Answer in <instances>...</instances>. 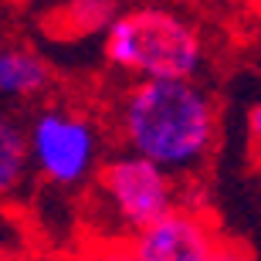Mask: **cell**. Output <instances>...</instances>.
Listing matches in <instances>:
<instances>
[{
    "instance_id": "obj_1",
    "label": "cell",
    "mask_w": 261,
    "mask_h": 261,
    "mask_svg": "<svg viewBox=\"0 0 261 261\" xmlns=\"http://www.w3.org/2000/svg\"><path fill=\"white\" fill-rule=\"evenodd\" d=\"M122 133L136 156L166 173L187 170L211 149L217 112L194 82H139L122 106Z\"/></svg>"
},
{
    "instance_id": "obj_2",
    "label": "cell",
    "mask_w": 261,
    "mask_h": 261,
    "mask_svg": "<svg viewBox=\"0 0 261 261\" xmlns=\"http://www.w3.org/2000/svg\"><path fill=\"white\" fill-rule=\"evenodd\" d=\"M106 55L143 82H190L200 68V38L170 10H129L106 31Z\"/></svg>"
},
{
    "instance_id": "obj_3",
    "label": "cell",
    "mask_w": 261,
    "mask_h": 261,
    "mask_svg": "<svg viewBox=\"0 0 261 261\" xmlns=\"http://www.w3.org/2000/svg\"><path fill=\"white\" fill-rule=\"evenodd\" d=\"M31 160L51 184H82L98 156V136L85 116L68 109H44L28 129Z\"/></svg>"
},
{
    "instance_id": "obj_4",
    "label": "cell",
    "mask_w": 261,
    "mask_h": 261,
    "mask_svg": "<svg viewBox=\"0 0 261 261\" xmlns=\"http://www.w3.org/2000/svg\"><path fill=\"white\" fill-rule=\"evenodd\" d=\"M102 194L112 203V214L136 234L176 211L170 173L136 153L116 156L102 170Z\"/></svg>"
},
{
    "instance_id": "obj_5",
    "label": "cell",
    "mask_w": 261,
    "mask_h": 261,
    "mask_svg": "<svg viewBox=\"0 0 261 261\" xmlns=\"http://www.w3.org/2000/svg\"><path fill=\"white\" fill-rule=\"evenodd\" d=\"M221 244L217 231L200 214L176 207L136 234L133 248L143 261H214Z\"/></svg>"
},
{
    "instance_id": "obj_6",
    "label": "cell",
    "mask_w": 261,
    "mask_h": 261,
    "mask_svg": "<svg viewBox=\"0 0 261 261\" xmlns=\"http://www.w3.org/2000/svg\"><path fill=\"white\" fill-rule=\"evenodd\" d=\"M51 82V68L28 48L0 51V98H31L41 95Z\"/></svg>"
},
{
    "instance_id": "obj_7",
    "label": "cell",
    "mask_w": 261,
    "mask_h": 261,
    "mask_svg": "<svg viewBox=\"0 0 261 261\" xmlns=\"http://www.w3.org/2000/svg\"><path fill=\"white\" fill-rule=\"evenodd\" d=\"M31 149H28V133L0 109V197L10 194L24 180Z\"/></svg>"
},
{
    "instance_id": "obj_8",
    "label": "cell",
    "mask_w": 261,
    "mask_h": 261,
    "mask_svg": "<svg viewBox=\"0 0 261 261\" xmlns=\"http://www.w3.org/2000/svg\"><path fill=\"white\" fill-rule=\"evenodd\" d=\"M61 28L71 34H92V31H109L116 14V0H68L61 7Z\"/></svg>"
},
{
    "instance_id": "obj_9",
    "label": "cell",
    "mask_w": 261,
    "mask_h": 261,
    "mask_svg": "<svg viewBox=\"0 0 261 261\" xmlns=\"http://www.w3.org/2000/svg\"><path fill=\"white\" fill-rule=\"evenodd\" d=\"M248 139H251L254 153H261V102L248 109Z\"/></svg>"
},
{
    "instance_id": "obj_10",
    "label": "cell",
    "mask_w": 261,
    "mask_h": 261,
    "mask_svg": "<svg viewBox=\"0 0 261 261\" xmlns=\"http://www.w3.org/2000/svg\"><path fill=\"white\" fill-rule=\"evenodd\" d=\"M95 261H143V258L136 254L133 244H116V248H106Z\"/></svg>"
},
{
    "instance_id": "obj_11",
    "label": "cell",
    "mask_w": 261,
    "mask_h": 261,
    "mask_svg": "<svg viewBox=\"0 0 261 261\" xmlns=\"http://www.w3.org/2000/svg\"><path fill=\"white\" fill-rule=\"evenodd\" d=\"M214 261H254V258L248 254V248H241V244H227V241H224Z\"/></svg>"
}]
</instances>
